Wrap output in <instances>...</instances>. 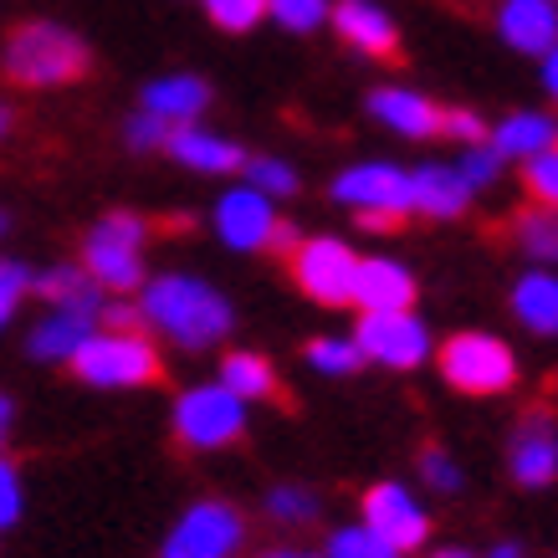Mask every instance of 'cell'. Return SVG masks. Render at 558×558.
<instances>
[{
  "label": "cell",
  "instance_id": "cell-10",
  "mask_svg": "<svg viewBox=\"0 0 558 558\" xmlns=\"http://www.w3.org/2000/svg\"><path fill=\"white\" fill-rule=\"evenodd\" d=\"M210 231L226 252H271V241L282 231V216H277V201H267L262 190H252L246 180L226 185L210 205Z\"/></svg>",
  "mask_w": 558,
  "mask_h": 558
},
{
  "label": "cell",
  "instance_id": "cell-22",
  "mask_svg": "<svg viewBox=\"0 0 558 558\" xmlns=\"http://www.w3.org/2000/svg\"><path fill=\"white\" fill-rule=\"evenodd\" d=\"M98 313H77V307H47L36 328L26 333V354L41 364H72L83 354V343L98 333Z\"/></svg>",
  "mask_w": 558,
  "mask_h": 558
},
{
  "label": "cell",
  "instance_id": "cell-44",
  "mask_svg": "<svg viewBox=\"0 0 558 558\" xmlns=\"http://www.w3.org/2000/svg\"><path fill=\"white\" fill-rule=\"evenodd\" d=\"M262 558H323V554H313V548H288V543H282V548H267Z\"/></svg>",
  "mask_w": 558,
  "mask_h": 558
},
{
  "label": "cell",
  "instance_id": "cell-12",
  "mask_svg": "<svg viewBox=\"0 0 558 558\" xmlns=\"http://www.w3.org/2000/svg\"><path fill=\"white\" fill-rule=\"evenodd\" d=\"M364 518L359 523L379 533V538L395 548V554H415L425 538H430V512L405 482H379V487L364 492Z\"/></svg>",
  "mask_w": 558,
  "mask_h": 558
},
{
  "label": "cell",
  "instance_id": "cell-20",
  "mask_svg": "<svg viewBox=\"0 0 558 558\" xmlns=\"http://www.w3.org/2000/svg\"><path fill=\"white\" fill-rule=\"evenodd\" d=\"M138 108L154 113L159 123H170V129H185V123L205 119V108H210V83H205L201 72H159V77L144 83Z\"/></svg>",
  "mask_w": 558,
  "mask_h": 558
},
{
  "label": "cell",
  "instance_id": "cell-43",
  "mask_svg": "<svg viewBox=\"0 0 558 558\" xmlns=\"http://www.w3.org/2000/svg\"><path fill=\"white\" fill-rule=\"evenodd\" d=\"M11 425H16V405H11V395H0V451L11 440Z\"/></svg>",
  "mask_w": 558,
  "mask_h": 558
},
{
  "label": "cell",
  "instance_id": "cell-6",
  "mask_svg": "<svg viewBox=\"0 0 558 558\" xmlns=\"http://www.w3.org/2000/svg\"><path fill=\"white\" fill-rule=\"evenodd\" d=\"M170 421H174V436L185 440L190 451H226V446H236V440L246 436L252 410H246L241 395H231V389L220 385V379H205V385L180 389Z\"/></svg>",
  "mask_w": 558,
  "mask_h": 558
},
{
  "label": "cell",
  "instance_id": "cell-13",
  "mask_svg": "<svg viewBox=\"0 0 558 558\" xmlns=\"http://www.w3.org/2000/svg\"><path fill=\"white\" fill-rule=\"evenodd\" d=\"M369 119L385 129V134L405 138V144H425V138L440 134V119H446V108H440L430 93L421 87H405V83H389V87H374L369 98Z\"/></svg>",
  "mask_w": 558,
  "mask_h": 558
},
{
  "label": "cell",
  "instance_id": "cell-42",
  "mask_svg": "<svg viewBox=\"0 0 558 558\" xmlns=\"http://www.w3.org/2000/svg\"><path fill=\"white\" fill-rule=\"evenodd\" d=\"M11 138H16V108H11V102L0 98V149H5Z\"/></svg>",
  "mask_w": 558,
  "mask_h": 558
},
{
  "label": "cell",
  "instance_id": "cell-35",
  "mask_svg": "<svg viewBox=\"0 0 558 558\" xmlns=\"http://www.w3.org/2000/svg\"><path fill=\"white\" fill-rule=\"evenodd\" d=\"M170 144V123H159L154 113H144V108H134L129 119H123V149L129 154H159Z\"/></svg>",
  "mask_w": 558,
  "mask_h": 558
},
{
  "label": "cell",
  "instance_id": "cell-33",
  "mask_svg": "<svg viewBox=\"0 0 558 558\" xmlns=\"http://www.w3.org/2000/svg\"><path fill=\"white\" fill-rule=\"evenodd\" d=\"M201 5H205V16H210V26H220V32H231V36H246L267 21V0H201Z\"/></svg>",
  "mask_w": 558,
  "mask_h": 558
},
{
  "label": "cell",
  "instance_id": "cell-45",
  "mask_svg": "<svg viewBox=\"0 0 558 558\" xmlns=\"http://www.w3.org/2000/svg\"><path fill=\"white\" fill-rule=\"evenodd\" d=\"M487 558H527L523 548H518V543H497V548H492Z\"/></svg>",
  "mask_w": 558,
  "mask_h": 558
},
{
  "label": "cell",
  "instance_id": "cell-23",
  "mask_svg": "<svg viewBox=\"0 0 558 558\" xmlns=\"http://www.w3.org/2000/svg\"><path fill=\"white\" fill-rule=\"evenodd\" d=\"M512 318L538 339H558V271L554 267H527L512 282Z\"/></svg>",
  "mask_w": 558,
  "mask_h": 558
},
{
  "label": "cell",
  "instance_id": "cell-1",
  "mask_svg": "<svg viewBox=\"0 0 558 558\" xmlns=\"http://www.w3.org/2000/svg\"><path fill=\"white\" fill-rule=\"evenodd\" d=\"M138 318H144L149 333H159L174 349L205 354V349L231 339L236 307L216 282H205L195 271H159L138 288Z\"/></svg>",
  "mask_w": 558,
  "mask_h": 558
},
{
  "label": "cell",
  "instance_id": "cell-38",
  "mask_svg": "<svg viewBox=\"0 0 558 558\" xmlns=\"http://www.w3.org/2000/svg\"><path fill=\"white\" fill-rule=\"evenodd\" d=\"M487 129L492 123L476 113V108H446V119H440V134L457 138L461 149H472V144H487Z\"/></svg>",
  "mask_w": 558,
  "mask_h": 558
},
{
  "label": "cell",
  "instance_id": "cell-46",
  "mask_svg": "<svg viewBox=\"0 0 558 558\" xmlns=\"http://www.w3.org/2000/svg\"><path fill=\"white\" fill-rule=\"evenodd\" d=\"M430 558H472V554H466V548H436Z\"/></svg>",
  "mask_w": 558,
  "mask_h": 558
},
{
  "label": "cell",
  "instance_id": "cell-24",
  "mask_svg": "<svg viewBox=\"0 0 558 558\" xmlns=\"http://www.w3.org/2000/svg\"><path fill=\"white\" fill-rule=\"evenodd\" d=\"M32 292L47 307H77V313H102L108 292L83 271V262H51V267L36 271Z\"/></svg>",
  "mask_w": 558,
  "mask_h": 558
},
{
  "label": "cell",
  "instance_id": "cell-9",
  "mask_svg": "<svg viewBox=\"0 0 558 558\" xmlns=\"http://www.w3.org/2000/svg\"><path fill=\"white\" fill-rule=\"evenodd\" d=\"M354 343L364 349V364H379V369H395V374L421 369L425 359L436 354L430 323L415 307H405V313H359Z\"/></svg>",
  "mask_w": 558,
  "mask_h": 558
},
{
  "label": "cell",
  "instance_id": "cell-25",
  "mask_svg": "<svg viewBox=\"0 0 558 558\" xmlns=\"http://www.w3.org/2000/svg\"><path fill=\"white\" fill-rule=\"evenodd\" d=\"M512 241L533 267L558 271V205H527L523 216L512 220Z\"/></svg>",
  "mask_w": 558,
  "mask_h": 558
},
{
  "label": "cell",
  "instance_id": "cell-14",
  "mask_svg": "<svg viewBox=\"0 0 558 558\" xmlns=\"http://www.w3.org/2000/svg\"><path fill=\"white\" fill-rule=\"evenodd\" d=\"M492 32L508 51L543 62L558 47V0H497Z\"/></svg>",
  "mask_w": 558,
  "mask_h": 558
},
{
  "label": "cell",
  "instance_id": "cell-4",
  "mask_svg": "<svg viewBox=\"0 0 558 558\" xmlns=\"http://www.w3.org/2000/svg\"><path fill=\"white\" fill-rule=\"evenodd\" d=\"M328 195H333V205L354 210L364 231H389L405 216H415L410 210V170L395 165V159H354V165H343L328 180Z\"/></svg>",
  "mask_w": 558,
  "mask_h": 558
},
{
  "label": "cell",
  "instance_id": "cell-31",
  "mask_svg": "<svg viewBox=\"0 0 558 558\" xmlns=\"http://www.w3.org/2000/svg\"><path fill=\"white\" fill-rule=\"evenodd\" d=\"M323 558H400V554H395L379 533H369L364 523H349V527H333V533H328Z\"/></svg>",
  "mask_w": 558,
  "mask_h": 558
},
{
  "label": "cell",
  "instance_id": "cell-26",
  "mask_svg": "<svg viewBox=\"0 0 558 558\" xmlns=\"http://www.w3.org/2000/svg\"><path fill=\"white\" fill-rule=\"evenodd\" d=\"M216 379L231 389V395H241L246 405H252V400H267L271 389H277V369H271L262 354H252V349H231V354L220 359Z\"/></svg>",
  "mask_w": 558,
  "mask_h": 558
},
{
  "label": "cell",
  "instance_id": "cell-18",
  "mask_svg": "<svg viewBox=\"0 0 558 558\" xmlns=\"http://www.w3.org/2000/svg\"><path fill=\"white\" fill-rule=\"evenodd\" d=\"M487 144L502 165H533L538 154L558 149V113L554 108H512L487 129Z\"/></svg>",
  "mask_w": 558,
  "mask_h": 558
},
{
  "label": "cell",
  "instance_id": "cell-15",
  "mask_svg": "<svg viewBox=\"0 0 558 558\" xmlns=\"http://www.w3.org/2000/svg\"><path fill=\"white\" fill-rule=\"evenodd\" d=\"M508 472L518 487L538 492L558 482V421L554 415H523L508 440Z\"/></svg>",
  "mask_w": 558,
  "mask_h": 558
},
{
  "label": "cell",
  "instance_id": "cell-19",
  "mask_svg": "<svg viewBox=\"0 0 558 558\" xmlns=\"http://www.w3.org/2000/svg\"><path fill=\"white\" fill-rule=\"evenodd\" d=\"M472 190L461 180V170L451 159H421L410 165V210L425 220H457L472 210Z\"/></svg>",
  "mask_w": 558,
  "mask_h": 558
},
{
  "label": "cell",
  "instance_id": "cell-30",
  "mask_svg": "<svg viewBox=\"0 0 558 558\" xmlns=\"http://www.w3.org/2000/svg\"><path fill=\"white\" fill-rule=\"evenodd\" d=\"M328 16H333V0H267V21H277L292 36L323 32Z\"/></svg>",
  "mask_w": 558,
  "mask_h": 558
},
{
  "label": "cell",
  "instance_id": "cell-37",
  "mask_svg": "<svg viewBox=\"0 0 558 558\" xmlns=\"http://www.w3.org/2000/svg\"><path fill=\"white\" fill-rule=\"evenodd\" d=\"M523 185L533 205H558V149L538 154L533 165H523Z\"/></svg>",
  "mask_w": 558,
  "mask_h": 558
},
{
  "label": "cell",
  "instance_id": "cell-34",
  "mask_svg": "<svg viewBox=\"0 0 558 558\" xmlns=\"http://www.w3.org/2000/svg\"><path fill=\"white\" fill-rule=\"evenodd\" d=\"M451 165L461 170V180H466V190H472V195H482V190H492L497 180H502V159H497V149H492V144H472V149H461Z\"/></svg>",
  "mask_w": 558,
  "mask_h": 558
},
{
  "label": "cell",
  "instance_id": "cell-29",
  "mask_svg": "<svg viewBox=\"0 0 558 558\" xmlns=\"http://www.w3.org/2000/svg\"><path fill=\"white\" fill-rule=\"evenodd\" d=\"M267 518L277 527H307V523H318V512H323V497L313 487H303V482H282V487H271L267 492Z\"/></svg>",
  "mask_w": 558,
  "mask_h": 558
},
{
  "label": "cell",
  "instance_id": "cell-27",
  "mask_svg": "<svg viewBox=\"0 0 558 558\" xmlns=\"http://www.w3.org/2000/svg\"><path fill=\"white\" fill-rule=\"evenodd\" d=\"M241 180L252 190H262L267 201H292L298 190H303V174H298V165L292 159H282V154H246V165H241Z\"/></svg>",
  "mask_w": 558,
  "mask_h": 558
},
{
  "label": "cell",
  "instance_id": "cell-8",
  "mask_svg": "<svg viewBox=\"0 0 558 558\" xmlns=\"http://www.w3.org/2000/svg\"><path fill=\"white\" fill-rule=\"evenodd\" d=\"M246 543V518L220 497L190 502L159 543V558H236Z\"/></svg>",
  "mask_w": 558,
  "mask_h": 558
},
{
  "label": "cell",
  "instance_id": "cell-3",
  "mask_svg": "<svg viewBox=\"0 0 558 558\" xmlns=\"http://www.w3.org/2000/svg\"><path fill=\"white\" fill-rule=\"evenodd\" d=\"M144 246H149V220L138 210H108L87 226L83 236V271L108 298H134L149 271H144Z\"/></svg>",
  "mask_w": 558,
  "mask_h": 558
},
{
  "label": "cell",
  "instance_id": "cell-36",
  "mask_svg": "<svg viewBox=\"0 0 558 558\" xmlns=\"http://www.w3.org/2000/svg\"><path fill=\"white\" fill-rule=\"evenodd\" d=\"M421 482L430 492H440V497H451V492H461V466H457V457L446 451V446H425L421 451Z\"/></svg>",
  "mask_w": 558,
  "mask_h": 558
},
{
  "label": "cell",
  "instance_id": "cell-21",
  "mask_svg": "<svg viewBox=\"0 0 558 558\" xmlns=\"http://www.w3.org/2000/svg\"><path fill=\"white\" fill-rule=\"evenodd\" d=\"M354 307L359 313H405V307H415V271L405 262H395V256H359Z\"/></svg>",
  "mask_w": 558,
  "mask_h": 558
},
{
  "label": "cell",
  "instance_id": "cell-47",
  "mask_svg": "<svg viewBox=\"0 0 558 558\" xmlns=\"http://www.w3.org/2000/svg\"><path fill=\"white\" fill-rule=\"evenodd\" d=\"M5 231H11V210L0 205V241H5Z\"/></svg>",
  "mask_w": 558,
  "mask_h": 558
},
{
  "label": "cell",
  "instance_id": "cell-28",
  "mask_svg": "<svg viewBox=\"0 0 558 558\" xmlns=\"http://www.w3.org/2000/svg\"><path fill=\"white\" fill-rule=\"evenodd\" d=\"M307 369L323 379H349L364 369V349L354 343V333H323L307 343Z\"/></svg>",
  "mask_w": 558,
  "mask_h": 558
},
{
  "label": "cell",
  "instance_id": "cell-40",
  "mask_svg": "<svg viewBox=\"0 0 558 558\" xmlns=\"http://www.w3.org/2000/svg\"><path fill=\"white\" fill-rule=\"evenodd\" d=\"M102 328H144V318H138V303H129V298H108L98 313Z\"/></svg>",
  "mask_w": 558,
  "mask_h": 558
},
{
  "label": "cell",
  "instance_id": "cell-39",
  "mask_svg": "<svg viewBox=\"0 0 558 558\" xmlns=\"http://www.w3.org/2000/svg\"><path fill=\"white\" fill-rule=\"evenodd\" d=\"M21 508H26V492H21V472H16V461L0 451V533L21 523Z\"/></svg>",
  "mask_w": 558,
  "mask_h": 558
},
{
  "label": "cell",
  "instance_id": "cell-16",
  "mask_svg": "<svg viewBox=\"0 0 558 558\" xmlns=\"http://www.w3.org/2000/svg\"><path fill=\"white\" fill-rule=\"evenodd\" d=\"M328 26H333V36L343 47L369 57V62H385V57L400 51V21L389 16L379 0H333Z\"/></svg>",
  "mask_w": 558,
  "mask_h": 558
},
{
  "label": "cell",
  "instance_id": "cell-5",
  "mask_svg": "<svg viewBox=\"0 0 558 558\" xmlns=\"http://www.w3.org/2000/svg\"><path fill=\"white\" fill-rule=\"evenodd\" d=\"M72 374L93 389H138L159 379V349L144 328H98L72 359Z\"/></svg>",
  "mask_w": 558,
  "mask_h": 558
},
{
  "label": "cell",
  "instance_id": "cell-7",
  "mask_svg": "<svg viewBox=\"0 0 558 558\" xmlns=\"http://www.w3.org/2000/svg\"><path fill=\"white\" fill-rule=\"evenodd\" d=\"M440 374L446 385L461 389V395H508L518 385V354H512L508 339L497 333H482V328H466V333H451L440 343Z\"/></svg>",
  "mask_w": 558,
  "mask_h": 558
},
{
  "label": "cell",
  "instance_id": "cell-41",
  "mask_svg": "<svg viewBox=\"0 0 558 558\" xmlns=\"http://www.w3.org/2000/svg\"><path fill=\"white\" fill-rule=\"evenodd\" d=\"M538 83H543V93H548V102H554V113H558V47L538 62Z\"/></svg>",
  "mask_w": 558,
  "mask_h": 558
},
{
  "label": "cell",
  "instance_id": "cell-17",
  "mask_svg": "<svg viewBox=\"0 0 558 558\" xmlns=\"http://www.w3.org/2000/svg\"><path fill=\"white\" fill-rule=\"evenodd\" d=\"M165 154H170L180 170L210 174V180H220V174H241V165H246V149H241L231 134L210 129V123H185V129H170Z\"/></svg>",
  "mask_w": 558,
  "mask_h": 558
},
{
  "label": "cell",
  "instance_id": "cell-2",
  "mask_svg": "<svg viewBox=\"0 0 558 558\" xmlns=\"http://www.w3.org/2000/svg\"><path fill=\"white\" fill-rule=\"evenodd\" d=\"M93 68V51H87L83 32H72L68 21L32 16L11 26L5 47H0V72L5 83L32 87V93H62V87L83 83Z\"/></svg>",
  "mask_w": 558,
  "mask_h": 558
},
{
  "label": "cell",
  "instance_id": "cell-32",
  "mask_svg": "<svg viewBox=\"0 0 558 558\" xmlns=\"http://www.w3.org/2000/svg\"><path fill=\"white\" fill-rule=\"evenodd\" d=\"M32 282H36V271L26 267V262H16V256H0V333H5V328L16 323V313L26 307Z\"/></svg>",
  "mask_w": 558,
  "mask_h": 558
},
{
  "label": "cell",
  "instance_id": "cell-11",
  "mask_svg": "<svg viewBox=\"0 0 558 558\" xmlns=\"http://www.w3.org/2000/svg\"><path fill=\"white\" fill-rule=\"evenodd\" d=\"M359 252L343 236H303L292 252V282L323 307H354Z\"/></svg>",
  "mask_w": 558,
  "mask_h": 558
}]
</instances>
